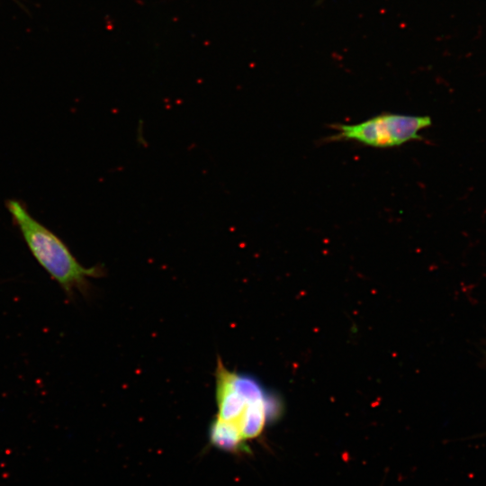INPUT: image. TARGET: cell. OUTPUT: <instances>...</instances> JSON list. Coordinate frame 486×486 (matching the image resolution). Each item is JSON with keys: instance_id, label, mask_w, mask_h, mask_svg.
<instances>
[{"instance_id": "cell-1", "label": "cell", "mask_w": 486, "mask_h": 486, "mask_svg": "<svg viewBox=\"0 0 486 486\" xmlns=\"http://www.w3.org/2000/svg\"><path fill=\"white\" fill-rule=\"evenodd\" d=\"M5 206L33 257L68 296L86 291L89 278L104 274L100 265L89 268L81 265L67 244L35 219L22 200L8 199Z\"/></svg>"}, {"instance_id": "cell-2", "label": "cell", "mask_w": 486, "mask_h": 486, "mask_svg": "<svg viewBox=\"0 0 486 486\" xmlns=\"http://www.w3.org/2000/svg\"><path fill=\"white\" fill-rule=\"evenodd\" d=\"M216 419L235 426L244 440L258 436L275 412L274 401L252 377L216 366Z\"/></svg>"}, {"instance_id": "cell-3", "label": "cell", "mask_w": 486, "mask_h": 486, "mask_svg": "<svg viewBox=\"0 0 486 486\" xmlns=\"http://www.w3.org/2000/svg\"><path fill=\"white\" fill-rule=\"evenodd\" d=\"M432 124L428 116L380 114L365 122L338 125L332 140H354L362 144L388 148L420 139L419 132Z\"/></svg>"}, {"instance_id": "cell-4", "label": "cell", "mask_w": 486, "mask_h": 486, "mask_svg": "<svg viewBox=\"0 0 486 486\" xmlns=\"http://www.w3.org/2000/svg\"><path fill=\"white\" fill-rule=\"evenodd\" d=\"M209 437L214 446L231 453L239 452L245 446V440L235 426L216 418L211 425Z\"/></svg>"}]
</instances>
